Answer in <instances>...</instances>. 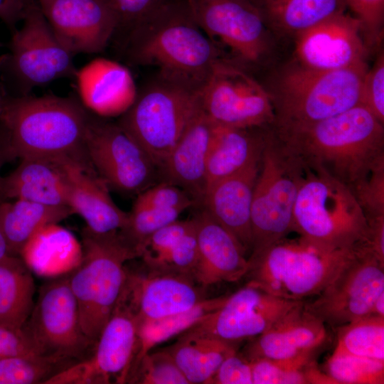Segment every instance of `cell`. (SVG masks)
Returning <instances> with one entry per match:
<instances>
[{"label": "cell", "mask_w": 384, "mask_h": 384, "mask_svg": "<svg viewBox=\"0 0 384 384\" xmlns=\"http://www.w3.org/2000/svg\"><path fill=\"white\" fill-rule=\"evenodd\" d=\"M10 255L8 244L0 224V260Z\"/></svg>", "instance_id": "cell-51"}, {"label": "cell", "mask_w": 384, "mask_h": 384, "mask_svg": "<svg viewBox=\"0 0 384 384\" xmlns=\"http://www.w3.org/2000/svg\"><path fill=\"white\" fill-rule=\"evenodd\" d=\"M260 157L210 185L202 204L203 209L239 242L246 252L252 250L251 208Z\"/></svg>", "instance_id": "cell-23"}, {"label": "cell", "mask_w": 384, "mask_h": 384, "mask_svg": "<svg viewBox=\"0 0 384 384\" xmlns=\"http://www.w3.org/2000/svg\"><path fill=\"white\" fill-rule=\"evenodd\" d=\"M215 125L201 110L158 168L161 181L184 190L196 205L202 206L206 191L207 159Z\"/></svg>", "instance_id": "cell-26"}, {"label": "cell", "mask_w": 384, "mask_h": 384, "mask_svg": "<svg viewBox=\"0 0 384 384\" xmlns=\"http://www.w3.org/2000/svg\"><path fill=\"white\" fill-rule=\"evenodd\" d=\"M65 158L21 159L9 175L0 176V199H23L50 206H68Z\"/></svg>", "instance_id": "cell-27"}, {"label": "cell", "mask_w": 384, "mask_h": 384, "mask_svg": "<svg viewBox=\"0 0 384 384\" xmlns=\"http://www.w3.org/2000/svg\"><path fill=\"white\" fill-rule=\"evenodd\" d=\"M366 218V234L356 247L373 255L384 265V215Z\"/></svg>", "instance_id": "cell-47"}, {"label": "cell", "mask_w": 384, "mask_h": 384, "mask_svg": "<svg viewBox=\"0 0 384 384\" xmlns=\"http://www.w3.org/2000/svg\"><path fill=\"white\" fill-rule=\"evenodd\" d=\"M26 6L25 0H0V19L11 33L16 30L18 23L22 21Z\"/></svg>", "instance_id": "cell-48"}, {"label": "cell", "mask_w": 384, "mask_h": 384, "mask_svg": "<svg viewBox=\"0 0 384 384\" xmlns=\"http://www.w3.org/2000/svg\"><path fill=\"white\" fill-rule=\"evenodd\" d=\"M294 62L319 70L366 63L368 46L358 21L346 11L316 23L294 37Z\"/></svg>", "instance_id": "cell-19"}, {"label": "cell", "mask_w": 384, "mask_h": 384, "mask_svg": "<svg viewBox=\"0 0 384 384\" xmlns=\"http://www.w3.org/2000/svg\"><path fill=\"white\" fill-rule=\"evenodd\" d=\"M327 338L326 324L301 301L262 334L250 339L240 353L250 361L287 359L317 351Z\"/></svg>", "instance_id": "cell-22"}, {"label": "cell", "mask_w": 384, "mask_h": 384, "mask_svg": "<svg viewBox=\"0 0 384 384\" xmlns=\"http://www.w3.org/2000/svg\"><path fill=\"white\" fill-rule=\"evenodd\" d=\"M198 257L192 278L206 288L246 276L250 262L239 242L203 208L193 218Z\"/></svg>", "instance_id": "cell-21"}, {"label": "cell", "mask_w": 384, "mask_h": 384, "mask_svg": "<svg viewBox=\"0 0 384 384\" xmlns=\"http://www.w3.org/2000/svg\"><path fill=\"white\" fill-rule=\"evenodd\" d=\"M346 9L361 25L368 48L381 41L384 27V0H343Z\"/></svg>", "instance_id": "cell-41"}, {"label": "cell", "mask_w": 384, "mask_h": 384, "mask_svg": "<svg viewBox=\"0 0 384 384\" xmlns=\"http://www.w3.org/2000/svg\"><path fill=\"white\" fill-rule=\"evenodd\" d=\"M267 128L215 125L207 159L206 190L260 157Z\"/></svg>", "instance_id": "cell-29"}, {"label": "cell", "mask_w": 384, "mask_h": 384, "mask_svg": "<svg viewBox=\"0 0 384 384\" xmlns=\"http://www.w3.org/2000/svg\"><path fill=\"white\" fill-rule=\"evenodd\" d=\"M338 329L334 352L384 361V317L368 315Z\"/></svg>", "instance_id": "cell-35"}, {"label": "cell", "mask_w": 384, "mask_h": 384, "mask_svg": "<svg viewBox=\"0 0 384 384\" xmlns=\"http://www.w3.org/2000/svg\"><path fill=\"white\" fill-rule=\"evenodd\" d=\"M215 384H253L251 361L240 352L227 357L213 377Z\"/></svg>", "instance_id": "cell-45"}, {"label": "cell", "mask_w": 384, "mask_h": 384, "mask_svg": "<svg viewBox=\"0 0 384 384\" xmlns=\"http://www.w3.org/2000/svg\"><path fill=\"white\" fill-rule=\"evenodd\" d=\"M304 174L302 162L268 127L253 190L252 244L248 260L292 231L293 210Z\"/></svg>", "instance_id": "cell-9"}, {"label": "cell", "mask_w": 384, "mask_h": 384, "mask_svg": "<svg viewBox=\"0 0 384 384\" xmlns=\"http://www.w3.org/2000/svg\"><path fill=\"white\" fill-rule=\"evenodd\" d=\"M74 78L82 104L100 117H120L137 97L138 89L130 70L110 59L91 60L77 70Z\"/></svg>", "instance_id": "cell-25"}, {"label": "cell", "mask_w": 384, "mask_h": 384, "mask_svg": "<svg viewBox=\"0 0 384 384\" xmlns=\"http://www.w3.org/2000/svg\"><path fill=\"white\" fill-rule=\"evenodd\" d=\"M269 31L294 37L333 15L346 11L343 0H252Z\"/></svg>", "instance_id": "cell-31"}, {"label": "cell", "mask_w": 384, "mask_h": 384, "mask_svg": "<svg viewBox=\"0 0 384 384\" xmlns=\"http://www.w3.org/2000/svg\"><path fill=\"white\" fill-rule=\"evenodd\" d=\"M355 256L306 309L325 324L339 327L370 315L373 304L384 292V265L356 247Z\"/></svg>", "instance_id": "cell-16"}, {"label": "cell", "mask_w": 384, "mask_h": 384, "mask_svg": "<svg viewBox=\"0 0 384 384\" xmlns=\"http://www.w3.org/2000/svg\"><path fill=\"white\" fill-rule=\"evenodd\" d=\"M85 148L98 176L111 188L137 196L155 184L159 176L155 163L116 122L91 113Z\"/></svg>", "instance_id": "cell-12"}, {"label": "cell", "mask_w": 384, "mask_h": 384, "mask_svg": "<svg viewBox=\"0 0 384 384\" xmlns=\"http://www.w3.org/2000/svg\"><path fill=\"white\" fill-rule=\"evenodd\" d=\"M1 46H2V43L0 42V47ZM4 97V93L1 90V87H0V117L2 113V110H3Z\"/></svg>", "instance_id": "cell-52"}, {"label": "cell", "mask_w": 384, "mask_h": 384, "mask_svg": "<svg viewBox=\"0 0 384 384\" xmlns=\"http://www.w3.org/2000/svg\"><path fill=\"white\" fill-rule=\"evenodd\" d=\"M18 256L33 273L51 279L73 272L81 262L82 248L70 230L50 223L31 236Z\"/></svg>", "instance_id": "cell-28"}, {"label": "cell", "mask_w": 384, "mask_h": 384, "mask_svg": "<svg viewBox=\"0 0 384 384\" xmlns=\"http://www.w3.org/2000/svg\"><path fill=\"white\" fill-rule=\"evenodd\" d=\"M75 361L55 356L33 353L0 359V384L43 383Z\"/></svg>", "instance_id": "cell-36"}, {"label": "cell", "mask_w": 384, "mask_h": 384, "mask_svg": "<svg viewBox=\"0 0 384 384\" xmlns=\"http://www.w3.org/2000/svg\"><path fill=\"white\" fill-rule=\"evenodd\" d=\"M123 45L129 63L155 66L159 75L198 91L225 58L186 0H172L146 17L127 33Z\"/></svg>", "instance_id": "cell-2"}, {"label": "cell", "mask_w": 384, "mask_h": 384, "mask_svg": "<svg viewBox=\"0 0 384 384\" xmlns=\"http://www.w3.org/2000/svg\"><path fill=\"white\" fill-rule=\"evenodd\" d=\"M90 114L73 96L4 94L0 124L15 159L68 158L90 164L85 148Z\"/></svg>", "instance_id": "cell-3"}, {"label": "cell", "mask_w": 384, "mask_h": 384, "mask_svg": "<svg viewBox=\"0 0 384 384\" xmlns=\"http://www.w3.org/2000/svg\"><path fill=\"white\" fill-rule=\"evenodd\" d=\"M73 56L59 42L38 3H30L21 26L12 33L8 52L0 58L1 84L14 92L11 96H26L54 80L74 78Z\"/></svg>", "instance_id": "cell-10"}, {"label": "cell", "mask_w": 384, "mask_h": 384, "mask_svg": "<svg viewBox=\"0 0 384 384\" xmlns=\"http://www.w3.org/2000/svg\"><path fill=\"white\" fill-rule=\"evenodd\" d=\"M199 97L202 112L215 125L265 128L274 122L265 87L230 60L223 58L215 65Z\"/></svg>", "instance_id": "cell-11"}, {"label": "cell", "mask_w": 384, "mask_h": 384, "mask_svg": "<svg viewBox=\"0 0 384 384\" xmlns=\"http://www.w3.org/2000/svg\"><path fill=\"white\" fill-rule=\"evenodd\" d=\"M133 205L157 208H181L186 210L196 203L193 198L180 187L160 181L139 193Z\"/></svg>", "instance_id": "cell-42"}, {"label": "cell", "mask_w": 384, "mask_h": 384, "mask_svg": "<svg viewBox=\"0 0 384 384\" xmlns=\"http://www.w3.org/2000/svg\"><path fill=\"white\" fill-rule=\"evenodd\" d=\"M192 277L179 274L127 272L120 296L134 311L137 321L158 319L182 313L206 299Z\"/></svg>", "instance_id": "cell-20"}, {"label": "cell", "mask_w": 384, "mask_h": 384, "mask_svg": "<svg viewBox=\"0 0 384 384\" xmlns=\"http://www.w3.org/2000/svg\"><path fill=\"white\" fill-rule=\"evenodd\" d=\"M128 383L141 384H189L166 349L146 354Z\"/></svg>", "instance_id": "cell-39"}, {"label": "cell", "mask_w": 384, "mask_h": 384, "mask_svg": "<svg viewBox=\"0 0 384 384\" xmlns=\"http://www.w3.org/2000/svg\"><path fill=\"white\" fill-rule=\"evenodd\" d=\"M35 283L23 260L9 255L0 260V324L22 329L33 310Z\"/></svg>", "instance_id": "cell-33"}, {"label": "cell", "mask_w": 384, "mask_h": 384, "mask_svg": "<svg viewBox=\"0 0 384 384\" xmlns=\"http://www.w3.org/2000/svg\"><path fill=\"white\" fill-rule=\"evenodd\" d=\"M81 245L82 260L69 273V283L78 305L82 332L96 344L122 291L127 272L125 263L137 256L119 233L100 235L85 227Z\"/></svg>", "instance_id": "cell-6"}, {"label": "cell", "mask_w": 384, "mask_h": 384, "mask_svg": "<svg viewBox=\"0 0 384 384\" xmlns=\"http://www.w3.org/2000/svg\"><path fill=\"white\" fill-rule=\"evenodd\" d=\"M14 159L15 158L10 149L6 133L0 124V171L6 162Z\"/></svg>", "instance_id": "cell-49"}, {"label": "cell", "mask_w": 384, "mask_h": 384, "mask_svg": "<svg viewBox=\"0 0 384 384\" xmlns=\"http://www.w3.org/2000/svg\"><path fill=\"white\" fill-rule=\"evenodd\" d=\"M292 231L326 247H355L365 238L367 218L346 185L304 166L293 210Z\"/></svg>", "instance_id": "cell-7"}, {"label": "cell", "mask_w": 384, "mask_h": 384, "mask_svg": "<svg viewBox=\"0 0 384 384\" xmlns=\"http://www.w3.org/2000/svg\"><path fill=\"white\" fill-rule=\"evenodd\" d=\"M118 20V31L127 33L137 24L172 0H106Z\"/></svg>", "instance_id": "cell-43"}, {"label": "cell", "mask_w": 384, "mask_h": 384, "mask_svg": "<svg viewBox=\"0 0 384 384\" xmlns=\"http://www.w3.org/2000/svg\"><path fill=\"white\" fill-rule=\"evenodd\" d=\"M67 206H50L23 199L0 200V224L9 254L18 256L31 236L43 226L73 215Z\"/></svg>", "instance_id": "cell-32"}, {"label": "cell", "mask_w": 384, "mask_h": 384, "mask_svg": "<svg viewBox=\"0 0 384 384\" xmlns=\"http://www.w3.org/2000/svg\"><path fill=\"white\" fill-rule=\"evenodd\" d=\"M370 315L384 317V292L381 293L375 300Z\"/></svg>", "instance_id": "cell-50"}, {"label": "cell", "mask_w": 384, "mask_h": 384, "mask_svg": "<svg viewBox=\"0 0 384 384\" xmlns=\"http://www.w3.org/2000/svg\"><path fill=\"white\" fill-rule=\"evenodd\" d=\"M361 105L384 123V55L380 52L366 70L361 87Z\"/></svg>", "instance_id": "cell-44"}, {"label": "cell", "mask_w": 384, "mask_h": 384, "mask_svg": "<svg viewBox=\"0 0 384 384\" xmlns=\"http://www.w3.org/2000/svg\"><path fill=\"white\" fill-rule=\"evenodd\" d=\"M317 351L287 359L252 360L253 384H309L307 370Z\"/></svg>", "instance_id": "cell-38"}, {"label": "cell", "mask_w": 384, "mask_h": 384, "mask_svg": "<svg viewBox=\"0 0 384 384\" xmlns=\"http://www.w3.org/2000/svg\"><path fill=\"white\" fill-rule=\"evenodd\" d=\"M226 297L206 298L184 312L158 319L138 321L137 343L128 380L142 358L152 348L191 328L219 308Z\"/></svg>", "instance_id": "cell-34"}, {"label": "cell", "mask_w": 384, "mask_h": 384, "mask_svg": "<svg viewBox=\"0 0 384 384\" xmlns=\"http://www.w3.org/2000/svg\"><path fill=\"white\" fill-rule=\"evenodd\" d=\"M356 253V247L331 248L299 235L284 237L249 260L247 284L277 297L304 301L318 295Z\"/></svg>", "instance_id": "cell-5"}, {"label": "cell", "mask_w": 384, "mask_h": 384, "mask_svg": "<svg viewBox=\"0 0 384 384\" xmlns=\"http://www.w3.org/2000/svg\"><path fill=\"white\" fill-rule=\"evenodd\" d=\"M238 347V343L186 330L166 350L189 384H210L220 365Z\"/></svg>", "instance_id": "cell-30"}, {"label": "cell", "mask_w": 384, "mask_h": 384, "mask_svg": "<svg viewBox=\"0 0 384 384\" xmlns=\"http://www.w3.org/2000/svg\"><path fill=\"white\" fill-rule=\"evenodd\" d=\"M33 353H43L27 331L0 324V359Z\"/></svg>", "instance_id": "cell-46"}, {"label": "cell", "mask_w": 384, "mask_h": 384, "mask_svg": "<svg viewBox=\"0 0 384 384\" xmlns=\"http://www.w3.org/2000/svg\"><path fill=\"white\" fill-rule=\"evenodd\" d=\"M23 328L43 353L75 362L89 358L95 346L82 332L69 274L51 278L41 287Z\"/></svg>", "instance_id": "cell-13"}, {"label": "cell", "mask_w": 384, "mask_h": 384, "mask_svg": "<svg viewBox=\"0 0 384 384\" xmlns=\"http://www.w3.org/2000/svg\"><path fill=\"white\" fill-rule=\"evenodd\" d=\"M68 181V206L83 218L86 228L100 235L119 233L126 225L128 213L112 199L109 187L92 166L64 159Z\"/></svg>", "instance_id": "cell-24"}, {"label": "cell", "mask_w": 384, "mask_h": 384, "mask_svg": "<svg viewBox=\"0 0 384 384\" xmlns=\"http://www.w3.org/2000/svg\"><path fill=\"white\" fill-rule=\"evenodd\" d=\"M299 302L277 297L246 284L187 331L239 343L262 334Z\"/></svg>", "instance_id": "cell-17"}, {"label": "cell", "mask_w": 384, "mask_h": 384, "mask_svg": "<svg viewBox=\"0 0 384 384\" xmlns=\"http://www.w3.org/2000/svg\"><path fill=\"white\" fill-rule=\"evenodd\" d=\"M137 326L134 311L119 296L92 355L57 373L46 384L127 383L137 343Z\"/></svg>", "instance_id": "cell-14"}, {"label": "cell", "mask_w": 384, "mask_h": 384, "mask_svg": "<svg viewBox=\"0 0 384 384\" xmlns=\"http://www.w3.org/2000/svg\"><path fill=\"white\" fill-rule=\"evenodd\" d=\"M59 42L73 55L102 52L115 36L117 16L106 0H40Z\"/></svg>", "instance_id": "cell-18"}, {"label": "cell", "mask_w": 384, "mask_h": 384, "mask_svg": "<svg viewBox=\"0 0 384 384\" xmlns=\"http://www.w3.org/2000/svg\"><path fill=\"white\" fill-rule=\"evenodd\" d=\"M201 110L198 90L158 74L137 90L117 123L158 169Z\"/></svg>", "instance_id": "cell-8"}, {"label": "cell", "mask_w": 384, "mask_h": 384, "mask_svg": "<svg viewBox=\"0 0 384 384\" xmlns=\"http://www.w3.org/2000/svg\"><path fill=\"white\" fill-rule=\"evenodd\" d=\"M335 384H383L384 361L333 352L325 363Z\"/></svg>", "instance_id": "cell-37"}, {"label": "cell", "mask_w": 384, "mask_h": 384, "mask_svg": "<svg viewBox=\"0 0 384 384\" xmlns=\"http://www.w3.org/2000/svg\"><path fill=\"white\" fill-rule=\"evenodd\" d=\"M383 124L360 104L310 124L272 129L304 166L351 189L384 156Z\"/></svg>", "instance_id": "cell-1"}, {"label": "cell", "mask_w": 384, "mask_h": 384, "mask_svg": "<svg viewBox=\"0 0 384 384\" xmlns=\"http://www.w3.org/2000/svg\"><path fill=\"white\" fill-rule=\"evenodd\" d=\"M366 63L319 70L293 62L282 68L265 87L271 98L274 122L285 129L310 124L361 104Z\"/></svg>", "instance_id": "cell-4"}, {"label": "cell", "mask_w": 384, "mask_h": 384, "mask_svg": "<svg viewBox=\"0 0 384 384\" xmlns=\"http://www.w3.org/2000/svg\"><path fill=\"white\" fill-rule=\"evenodd\" d=\"M38 1H40V0H25L26 3L27 4H28L30 3H33V2H36L37 3Z\"/></svg>", "instance_id": "cell-53"}, {"label": "cell", "mask_w": 384, "mask_h": 384, "mask_svg": "<svg viewBox=\"0 0 384 384\" xmlns=\"http://www.w3.org/2000/svg\"><path fill=\"white\" fill-rule=\"evenodd\" d=\"M200 28L243 65H257L267 53V28L252 0H186Z\"/></svg>", "instance_id": "cell-15"}, {"label": "cell", "mask_w": 384, "mask_h": 384, "mask_svg": "<svg viewBox=\"0 0 384 384\" xmlns=\"http://www.w3.org/2000/svg\"><path fill=\"white\" fill-rule=\"evenodd\" d=\"M351 191L366 218L384 215V156L373 164Z\"/></svg>", "instance_id": "cell-40"}]
</instances>
